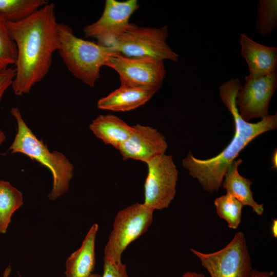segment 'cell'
I'll list each match as a JSON object with an SVG mask.
<instances>
[{"instance_id":"cell-13","label":"cell","mask_w":277,"mask_h":277,"mask_svg":"<svg viewBox=\"0 0 277 277\" xmlns=\"http://www.w3.org/2000/svg\"><path fill=\"white\" fill-rule=\"evenodd\" d=\"M242 84L239 78H232L223 83L219 88L221 101L232 115L235 128V133L251 142L263 133L277 128V114L264 117L256 123L244 120L240 115L235 104L238 91Z\"/></svg>"},{"instance_id":"cell-20","label":"cell","mask_w":277,"mask_h":277,"mask_svg":"<svg viewBox=\"0 0 277 277\" xmlns=\"http://www.w3.org/2000/svg\"><path fill=\"white\" fill-rule=\"evenodd\" d=\"M49 3L47 0H0V14L7 22H17Z\"/></svg>"},{"instance_id":"cell-28","label":"cell","mask_w":277,"mask_h":277,"mask_svg":"<svg viewBox=\"0 0 277 277\" xmlns=\"http://www.w3.org/2000/svg\"><path fill=\"white\" fill-rule=\"evenodd\" d=\"M271 232L272 235L274 238L277 237V220L276 219L273 220L271 226Z\"/></svg>"},{"instance_id":"cell-29","label":"cell","mask_w":277,"mask_h":277,"mask_svg":"<svg viewBox=\"0 0 277 277\" xmlns=\"http://www.w3.org/2000/svg\"><path fill=\"white\" fill-rule=\"evenodd\" d=\"M277 153H276V150H275L273 153V155L272 156V160H271V162H272V167L271 168L272 169H276L277 168V163H276V156H277Z\"/></svg>"},{"instance_id":"cell-1","label":"cell","mask_w":277,"mask_h":277,"mask_svg":"<svg viewBox=\"0 0 277 277\" xmlns=\"http://www.w3.org/2000/svg\"><path fill=\"white\" fill-rule=\"evenodd\" d=\"M55 4L49 3L26 18L7 22L10 35L15 44L17 57L12 88L15 95L30 92L48 74L53 55L60 47Z\"/></svg>"},{"instance_id":"cell-30","label":"cell","mask_w":277,"mask_h":277,"mask_svg":"<svg viewBox=\"0 0 277 277\" xmlns=\"http://www.w3.org/2000/svg\"><path fill=\"white\" fill-rule=\"evenodd\" d=\"M6 140V135L4 132L0 129V145L5 141Z\"/></svg>"},{"instance_id":"cell-32","label":"cell","mask_w":277,"mask_h":277,"mask_svg":"<svg viewBox=\"0 0 277 277\" xmlns=\"http://www.w3.org/2000/svg\"><path fill=\"white\" fill-rule=\"evenodd\" d=\"M19 277H21V276H19Z\"/></svg>"},{"instance_id":"cell-27","label":"cell","mask_w":277,"mask_h":277,"mask_svg":"<svg viewBox=\"0 0 277 277\" xmlns=\"http://www.w3.org/2000/svg\"><path fill=\"white\" fill-rule=\"evenodd\" d=\"M182 277H205L203 273L194 271H187L183 274Z\"/></svg>"},{"instance_id":"cell-8","label":"cell","mask_w":277,"mask_h":277,"mask_svg":"<svg viewBox=\"0 0 277 277\" xmlns=\"http://www.w3.org/2000/svg\"><path fill=\"white\" fill-rule=\"evenodd\" d=\"M105 66L119 75L121 85L155 91L161 88L166 75L163 61L151 57H129L116 52L107 60Z\"/></svg>"},{"instance_id":"cell-26","label":"cell","mask_w":277,"mask_h":277,"mask_svg":"<svg viewBox=\"0 0 277 277\" xmlns=\"http://www.w3.org/2000/svg\"><path fill=\"white\" fill-rule=\"evenodd\" d=\"M273 274L272 272L259 271L254 270L250 277H275L272 276Z\"/></svg>"},{"instance_id":"cell-2","label":"cell","mask_w":277,"mask_h":277,"mask_svg":"<svg viewBox=\"0 0 277 277\" xmlns=\"http://www.w3.org/2000/svg\"><path fill=\"white\" fill-rule=\"evenodd\" d=\"M57 29L60 41L57 52L63 63L74 77L94 87L100 78L101 67L115 51L111 47L77 37L66 24L58 23Z\"/></svg>"},{"instance_id":"cell-16","label":"cell","mask_w":277,"mask_h":277,"mask_svg":"<svg viewBox=\"0 0 277 277\" xmlns=\"http://www.w3.org/2000/svg\"><path fill=\"white\" fill-rule=\"evenodd\" d=\"M98 225L94 224L88 231L81 246L66 262V277H88L94 269L95 243Z\"/></svg>"},{"instance_id":"cell-22","label":"cell","mask_w":277,"mask_h":277,"mask_svg":"<svg viewBox=\"0 0 277 277\" xmlns=\"http://www.w3.org/2000/svg\"><path fill=\"white\" fill-rule=\"evenodd\" d=\"M256 29L265 36L277 27V1L259 0L257 6Z\"/></svg>"},{"instance_id":"cell-7","label":"cell","mask_w":277,"mask_h":277,"mask_svg":"<svg viewBox=\"0 0 277 277\" xmlns=\"http://www.w3.org/2000/svg\"><path fill=\"white\" fill-rule=\"evenodd\" d=\"M190 251L201 261L211 277H250L253 271L244 234L237 232L223 249L204 253Z\"/></svg>"},{"instance_id":"cell-25","label":"cell","mask_w":277,"mask_h":277,"mask_svg":"<svg viewBox=\"0 0 277 277\" xmlns=\"http://www.w3.org/2000/svg\"><path fill=\"white\" fill-rule=\"evenodd\" d=\"M15 75V69L13 67L0 69V101L6 91L12 86Z\"/></svg>"},{"instance_id":"cell-4","label":"cell","mask_w":277,"mask_h":277,"mask_svg":"<svg viewBox=\"0 0 277 277\" xmlns=\"http://www.w3.org/2000/svg\"><path fill=\"white\" fill-rule=\"evenodd\" d=\"M168 36L166 26L155 28L130 23L110 47L126 57H151L176 62L179 55L167 44Z\"/></svg>"},{"instance_id":"cell-21","label":"cell","mask_w":277,"mask_h":277,"mask_svg":"<svg viewBox=\"0 0 277 277\" xmlns=\"http://www.w3.org/2000/svg\"><path fill=\"white\" fill-rule=\"evenodd\" d=\"M214 203L219 216L227 221L229 228L236 229L241 220L242 204L228 193L216 198Z\"/></svg>"},{"instance_id":"cell-3","label":"cell","mask_w":277,"mask_h":277,"mask_svg":"<svg viewBox=\"0 0 277 277\" xmlns=\"http://www.w3.org/2000/svg\"><path fill=\"white\" fill-rule=\"evenodd\" d=\"M11 113L17 123V132L8 150L11 153H23L48 168L53 176V187L49 198L55 200L67 191L73 177L74 167L62 153L51 152L42 140H38L24 121L20 111L13 107Z\"/></svg>"},{"instance_id":"cell-14","label":"cell","mask_w":277,"mask_h":277,"mask_svg":"<svg viewBox=\"0 0 277 277\" xmlns=\"http://www.w3.org/2000/svg\"><path fill=\"white\" fill-rule=\"evenodd\" d=\"M241 54L245 60L252 76H263L277 69V48L256 42L246 34L240 35Z\"/></svg>"},{"instance_id":"cell-6","label":"cell","mask_w":277,"mask_h":277,"mask_svg":"<svg viewBox=\"0 0 277 277\" xmlns=\"http://www.w3.org/2000/svg\"><path fill=\"white\" fill-rule=\"evenodd\" d=\"M249 143L234 133L228 145L215 156L201 160L195 158L189 151L183 159L182 165L191 176L198 180L204 190L212 193L222 186L231 164Z\"/></svg>"},{"instance_id":"cell-24","label":"cell","mask_w":277,"mask_h":277,"mask_svg":"<svg viewBox=\"0 0 277 277\" xmlns=\"http://www.w3.org/2000/svg\"><path fill=\"white\" fill-rule=\"evenodd\" d=\"M101 277H129L126 266L104 259L103 273Z\"/></svg>"},{"instance_id":"cell-5","label":"cell","mask_w":277,"mask_h":277,"mask_svg":"<svg viewBox=\"0 0 277 277\" xmlns=\"http://www.w3.org/2000/svg\"><path fill=\"white\" fill-rule=\"evenodd\" d=\"M154 211L144 203H135L119 211L104 249V259L122 262V254L127 247L151 225Z\"/></svg>"},{"instance_id":"cell-17","label":"cell","mask_w":277,"mask_h":277,"mask_svg":"<svg viewBox=\"0 0 277 277\" xmlns=\"http://www.w3.org/2000/svg\"><path fill=\"white\" fill-rule=\"evenodd\" d=\"M93 133L105 144L118 149L132 132V126L112 114H101L90 125Z\"/></svg>"},{"instance_id":"cell-15","label":"cell","mask_w":277,"mask_h":277,"mask_svg":"<svg viewBox=\"0 0 277 277\" xmlns=\"http://www.w3.org/2000/svg\"><path fill=\"white\" fill-rule=\"evenodd\" d=\"M156 92L128 85L120 87L100 99L97 107L102 110L125 112L134 110L148 102Z\"/></svg>"},{"instance_id":"cell-10","label":"cell","mask_w":277,"mask_h":277,"mask_svg":"<svg viewBox=\"0 0 277 277\" xmlns=\"http://www.w3.org/2000/svg\"><path fill=\"white\" fill-rule=\"evenodd\" d=\"M245 82L236 94L235 104L245 121L268 116V107L277 87V72L263 76L245 77Z\"/></svg>"},{"instance_id":"cell-31","label":"cell","mask_w":277,"mask_h":277,"mask_svg":"<svg viewBox=\"0 0 277 277\" xmlns=\"http://www.w3.org/2000/svg\"><path fill=\"white\" fill-rule=\"evenodd\" d=\"M88 277H101V275L99 274H96V273H95V274L92 273Z\"/></svg>"},{"instance_id":"cell-19","label":"cell","mask_w":277,"mask_h":277,"mask_svg":"<svg viewBox=\"0 0 277 277\" xmlns=\"http://www.w3.org/2000/svg\"><path fill=\"white\" fill-rule=\"evenodd\" d=\"M23 204L22 192L4 180L0 181V233H5L12 215Z\"/></svg>"},{"instance_id":"cell-23","label":"cell","mask_w":277,"mask_h":277,"mask_svg":"<svg viewBox=\"0 0 277 277\" xmlns=\"http://www.w3.org/2000/svg\"><path fill=\"white\" fill-rule=\"evenodd\" d=\"M7 22L0 14V69L15 65L17 57L16 45L10 35Z\"/></svg>"},{"instance_id":"cell-9","label":"cell","mask_w":277,"mask_h":277,"mask_svg":"<svg viewBox=\"0 0 277 277\" xmlns=\"http://www.w3.org/2000/svg\"><path fill=\"white\" fill-rule=\"evenodd\" d=\"M145 205L153 210L167 208L174 198L179 171L172 156L163 154L146 163Z\"/></svg>"},{"instance_id":"cell-12","label":"cell","mask_w":277,"mask_h":277,"mask_svg":"<svg viewBox=\"0 0 277 277\" xmlns=\"http://www.w3.org/2000/svg\"><path fill=\"white\" fill-rule=\"evenodd\" d=\"M129 137L118 150L122 159H132L146 164L165 153L168 144L164 135L156 129L136 124L132 126Z\"/></svg>"},{"instance_id":"cell-18","label":"cell","mask_w":277,"mask_h":277,"mask_svg":"<svg viewBox=\"0 0 277 277\" xmlns=\"http://www.w3.org/2000/svg\"><path fill=\"white\" fill-rule=\"evenodd\" d=\"M242 162V160L239 159L231 164L224 176L222 187L227 193L235 197L243 206L251 207L255 213L261 215L264 211V206L256 203L253 198V193L250 189L251 181L243 177L239 172L238 167Z\"/></svg>"},{"instance_id":"cell-11","label":"cell","mask_w":277,"mask_h":277,"mask_svg":"<svg viewBox=\"0 0 277 277\" xmlns=\"http://www.w3.org/2000/svg\"><path fill=\"white\" fill-rule=\"evenodd\" d=\"M140 7L136 0H106L99 19L84 27L86 37L96 39L97 43L110 47L115 38L130 24L132 14Z\"/></svg>"}]
</instances>
